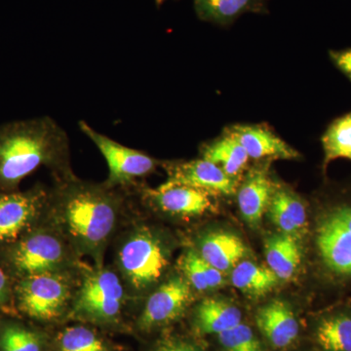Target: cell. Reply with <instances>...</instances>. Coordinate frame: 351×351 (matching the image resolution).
I'll use <instances>...</instances> for the list:
<instances>
[{
	"label": "cell",
	"instance_id": "4fadbf2b",
	"mask_svg": "<svg viewBox=\"0 0 351 351\" xmlns=\"http://www.w3.org/2000/svg\"><path fill=\"white\" fill-rule=\"evenodd\" d=\"M271 161H262L246 171L237 189V204L244 221L258 228L269 209L277 182L270 175Z\"/></svg>",
	"mask_w": 351,
	"mask_h": 351
},
{
	"label": "cell",
	"instance_id": "277c9868",
	"mask_svg": "<svg viewBox=\"0 0 351 351\" xmlns=\"http://www.w3.org/2000/svg\"><path fill=\"white\" fill-rule=\"evenodd\" d=\"M73 249L56 228H36L3 249V265L17 280L48 272H66Z\"/></svg>",
	"mask_w": 351,
	"mask_h": 351
},
{
	"label": "cell",
	"instance_id": "83f0119b",
	"mask_svg": "<svg viewBox=\"0 0 351 351\" xmlns=\"http://www.w3.org/2000/svg\"><path fill=\"white\" fill-rule=\"evenodd\" d=\"M203 258L197 251L189 250L182 256L180 267L186 276V281L198 292L210 290L203 270Z\"/></svg>",
	"mask_w": 351,
	"mask_h": 351
},
{
	"label": "cell",
	"instance_id": "5bb4252c",
	"mask_svg": "<svg viewBox=\"0 0 351 351\" xmlns=\"http://www.w3.org/2000/svg\"><path fill=\"white\" fill-rule=\"evenodd\" d=\"M239 138L251 160H295L302 157L267 123H237L226 126Z\"/></svg>",
	"mask_w": 351,
	"mask_h": 351
},
{
	"label": "cell",
	"instance_id": "9c48e42d",
	"mask_svg": "<svg viewBox=\"0 0 351 351\" xmlns=\"http://www.w3.org/2000/svg\"><path fill=\"white\" fill-rule=\"evenodd\" d=\"M49 191L36 184L27 191H0V249L15 243L36 228L46 213Z\"/></svg>",
	"mask_w": 351,
	"mask_h": 351
},
{
	"label": "cell",
	"instance_id": "ffe728a7",
	"mask_svg": "<svg viewBox=\"0 0 351 351\" xmlns=\"http://www.w3.org/2000/svg\"><path fill=\"white\" fill-rule=\"evenodd\" d=\"M241 320L239 307L223 299L205 300L196 309V327L203 334H221L237 326Z\"/></svg>",
	"mask_w": 351,
	"mask_h": 351
},
{
	"label": "cell",
	"instance_id": "ac0fdd59",
	"mask_svg": "<svg viewBox=\"0 0 351 351\" xmlns=\"http://www.w3.org/2000/svg\"><path fill=\"white\" fill-rule=\"evenodd\" d=\"M265 254L267 267L279 280H290L301 267L302 248L300 237L282 232L270 235L265 241Z\"/></svg>",
	"mask_w": 351,
	"mask_h": 351
},
{
	"label": "cell",
	"instance_id": "d6986e66",
	"mask_svg": "<svg viewBox=\"0 0 351 351\" xmlns=\"http://www.w3.org/2000/svg\"><path fill=\"white\" fill-rule=\"evenodd\" d=\"M198 19L226 27L246 13L267 14V0H193Z\"/></svg>",
	"mask_w": 351,
	"mask_h": 351
},
{
	"label": "cell",
	"instance_id": "4316f807",
	"mask_svg": "<svg viewBox=\"0 0 351 351\" xmlns=\"http://www.w3.org/2000/svg\"><path fill=\"white\" fill-rule=\"evenodd\" d=\"M274 195L282 204L300 233L304 232L308 226V216H307L306 204L302 199L301 196L279 182H277Z\"/></svg>",
	"mask_w": 351,
	"mask_h": 351
},
{
	"label": "cell",
	"instance_id": "52a82bcc",
	"mask_svg": "<svg viewBox=\"0 0 351 351\" xmlns=\"http://www.w3.org/2000/svg\"><path fill=\"white\" fill-rule=\"evenodd\" d=\"M66 274L48 272L19 279L14 297L21 313L38 321L60 317L73 299V287Z\"/></svg>",
	"mask_w": 351,
	"mask_h": 351
},
{
	"label": "cell",
	"instance_id": "3957f363",
	"mask_svg": "<svg viewBox=\"0 0 351 351\" xmlns=\"http://www.w3.org/2000/svg\"><path fill=\"white\" fill-rule=\"evenodd\" d=\"M314 242L325 276L335 283L351 282V188L323 203Z\"/></svg>",
	"mask_w": 351,
	"mask_h": 351
},
{
	"label": "cell",
	"instance_id": "5b68a950",
	"mask_svg": "<svg viewBox=\"0 0 351 351\" xmlns=\"http://www.w3.org/2000/svg\"><path fill=\"white\" fill-rule=\"evenodd\" d=\"M117 263L129 287L142 293L162 277L169 263V254L160 237L145 226L127 235L120 245Z\"/></svg>",
	"mask_w": 351,
	"mask_h": 351
},
{
	"label": "cell",
	"instance_id": "6da1fadb",
	"mask_svg": "<svg viewBox=\"0 0 351 351\" xmlns=\"http://www.w3.org/2000/svg\"><path fill=\"white\" fill-rule=\"evenodd\" d=\"M56 180L46 212L75 254L100 265L125 202L123 189L82 181L73 174Z\"/></svg>",
	"mask_w": 351,
	"mask_h": 351
},
{
	"label": "cell",
	"instance_id": "30bf717a",
	"mask_svg": "<svg viewBox=\"0 0 351 351\" xmlns=\"http://www.w3.org/2000/svg\"><path fill=\"white\" fill-rule=\"evenodd\" d=\"M161 165L167 173V182L199 189L214 198L237 195L240 181L201 157L193 160L165 161Z\"/></svg>",
	"mask_w": 351,
	"mask_h": 351
},
{
	"label": "cell",
	"instance_id": "cb8c5ba5",
	"mask_svg": "<svg viewBox=\"0 0 351 351\" xmlns=\"http://www.w3.org/2000/svg\"><path fill=\"white\" fill-rule=\"evenodd\" d=\"M43 341L38 332L10 323L0 328V351H43Z\"/></svg>",
	"mask_w": 351,
	"mask_h": 351
},
{
	"label": "cell",
	"instance_id": "4dcf8cb0",
	"mask_svg": "<svg viewBox=\"0 0 351 351\" xmlns=\"http://www.w3.org/2000/svg\"><path fill=\"white\" fill-rule=\"evenodd\" d=\"M11 276L3 263H0V309L8 306L14 297Z\"/></svg>",
	"mask_w": 351,
	"mask_h": 351
},
{
	"label": "cell",
	"instance_id": "f546056e",
	"mask_svg": "<svg viewBox=\"0 0 351 351\" xmlns=\"http://www.w3.org/2000/svg\"><path fill=\"white\" fill-rule=\"evenodd\" d=\"M328 54L335 68L341 71L351 82V48L330 50Z\"/></svg>",
	"mask_w": 351,
	"mask_h": 351
},
{
	"label": "cell",
	"instance_id": "8fae6325",
	"mask_svg": "<svg viewBox=\"0 0 351 351\" xmlns=\"http://www.w3.org/2000/svg\"><path fill=\"white\" fill-rule=\"evenodd\" d=\"M138 191L149 206L170 216L191 218L215 208L214 197L184 184L166 182L158 188H138Z\"/></svg>",
	"mask_w": 351,
	"mask_h": 351
},
{
	"label": "cell",
	"instance_id": "484cf974",
	"mask_svg": "<svg viewBox=\"0 0 351 351\" xmlns=\"http://www.w3.org/2000/svg\"><path fill=\"white\" fill-rule=\"evenodd\" d=\"M225 351H263L262 345L253 330L243 323L218 335Z\"/></svg>",
	"mask_w": 351,
	"mask_h": 351
},
{
	"label": "cell",
	"instance_id": "d6a6232c",
	"mask_svg": "<svg viewBox=\"0 0 351 351\" xmlns=\"http://www.w3.org/2000/svg\"><path fill=\"white\" fill-rule=\"evenodd\" d=\"M165 2V0H156L157 7H160Z\"/></svg>",
	"mask_w": 351,
	"mask_h": 351
},
{
	"label": "cell",
	"instance_id": "d4e9b609",
	"mask_svg": "<svg viewBox=\"0 0 351 351\" xmlns=\"http://www.w3.org/2000/svg\"><path fill=\"white\" fill-rule=\"evenodd\" d=\"M58 345L60 351H110L105 341L85 326L66 328L60 334Z\"/></svg>",
	"mask_w": 351,
	"mask_h": 351
},
{
	"label": "cell",
	"instance_id": "e0dca14e",
	"mask_svg": "<svg viewBox=\"0 0 351 351\" xmlns=\"http://www.w3.org/2000/svg\"><path fill=\"white\" fill-rule=\"evenodd\" d=\"M198 253L219 271H232L246 255L247 248L237 235L225 232L208 233L200 239Z\"/></svg>",
	"mask_w": 351,
	"mask_h": 351
},
{
	"label": "cell",
	"instance_id": "ba28073f",
	"mask_svg": "<svg viewBox=\"0 0 351 351\" xmlns=\"http://www.w3.org/2000/svg\"><path fill=\"white\" fill-rule=\"evenodd\" d=\"M80 131L96 145L106 159L108 177L106 184L117 189L133 188L137 182L156 172L159 161L138 149H131L99 133L86 121L78 122Z\"/></svg>",
	"mask_w": 351,
	"mask_h": 351
},
{
	"label": "cell",
	"instance_id": "2e32d148",
	"mask_svg": "<svg viewBox=\"0 0 351 351\" xmlns=\"http://www.w3.org/2000/svg\"><path fill=\"white\" fill-rule=\"evenodd\" d=\"M200 156L237 181H241L251 160L239 138L226 126L219 137L201 145Z\"/></svg>",
	"mask_w": 351,
	"mask_h": 351
},
{
	"label": "cell",
	"instance_id": "1f68e13d",
	"mask_svg": "<svg viewBox=\"0 0 351 351\" xmlns=\"http://www.w3.org/2000/svg\"><path fill=\"white\" fill-rule=\"evenodd\" d=\"M157 351H201L196 346L186 343H172L162 346Z\"/></svg>",
	"mask_w": 351,
	"mask_h": 351
},
{
	"label": "cell",
	"instance_id": "603a6c76",
	"mask_svg": "<svg viewBox=\"0 0 351 351\" xmlns=\"http://www.w3.org/2000/svg\"><path fill=\"white\" fill-rule=\"evenodd\" d=\"M315 339L324 351H351V313L341 311L323 317Z\"/></svg>",
	"mask_w": 351,
	"mask_h": 351
},
{
	"label": "cell",
	"instance_id": "8992f818",
	"mask_svg": "<svg viewBox=\"0 0 351 351\" xmlns=\"http://www.w3.org/2000/svg\"><path fill=\"white\" fill-rule=\"evenodd\" d=\"M125 299L119 276L97 265L85 274L76 292L71 314L78 319L108 324L119 319Z\"/></svg>",
	"mask_w": 351,
	"mask_h": 351
},
{
	"label": "cell",
	"instance_id": "7402d4cb",
	"mask_svg": "<svg viewBox=\"0 0 351 351\" xmlns=\"http://www.w3.org/2000/svg\"><path fill=\"white\" fill-rule=\"evenodd\" d=\"M323 149L322 172L337 159L351 161V110L336 117L328 124L320 138Z\"/></svg>",
	"mask_w": 351,
	"mask_h": 351
},
{
	"label": "cell",
	"instance_id": "f1b7e54d",
	"mask_svg": "<svg viewBox=\"0 0 351 351\" xmlns=\"http://www.w3.org/2000/svg\"><path fill=\"white\" fill-rule=\"evenodd\" d=\"M267 213L269 214V219L280 230V232L297 235V237H300L301 234L286 210L284 209L282 204L274 195H272L271 200H270Z\"/></svg>",
	"mask_w": 351,
	"mask_h": 351
},
{
	"label": "cell",
	"instance_id": "9a60e30c",
	"mask_svg": "<svg viewBox=\"0 0 351 351\" xmlns=\"http://www.w3.org/2000/svg\"><path fill=\"white\" fill-rule=\"evenodd\" d=\"M256 324L270 345L285 348L299 336L300 326L292 307L281 300H274L256 314Z\"/></svg>",
	"mask_w": 351,
	"mask_h": 351
},
{
	"label": "cell",
	"instance_id": "44dd1931",
	"mask_svg": "<svg viewBox=\"0 0 351 351\" xmlns=\"http://www.w3.org/2000/svg\"><path fill=\"white\" fill-rule=\"evenodd\" d=\"M230 272L232 285L251 298L269 294L280 281L269 267L250 261H241Z\"/></svg>",
	"mask_w": 351,
	"mask_h": 351
},
{
	"label": "cell",
	"instance_id": "7c38bea8",
	"mask_svg": "<svg viewBox=\"0 0 351 351\" xmlns=\"http://www.w3.org/2000/svg\"><path fill=\"white\" fill-rule=\"evenodd\" d=\"M191 300V286L186 279L172 277L149 295L138 318V327L149 331L169 324L184 313Z\"/></svg>",
	"mask_w": 351,
	"mask_h": 351
},
{
	"label": "cell",
	"instance_id": "7a4b0ae2",
	"mask_svg": "<svg viewBox=\"0 0 351 351\" xmlns=\"http://www.w3.org/2000/svg\"><path fill=\"white\" fill-rule=\"evenodd\" d=\"M41 166L56 178L73 175L66 132L50 117L16 120L0 125V191H17Z\"/></svg>",
	"mask_w": 351,
	"mask_h": 351
}]
</instances>
